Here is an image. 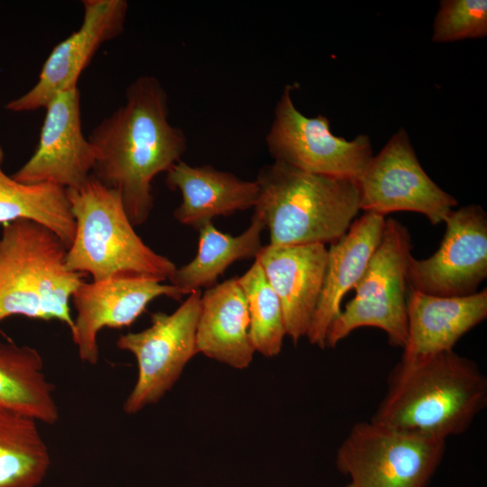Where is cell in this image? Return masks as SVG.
I'll list each match as a JSON object with an SVG mask.
<instances>
[{"mask_svg":"<svg viewBox=\"0 0 487 487\" xmlns=\"http://www.w3.org/2000/svg\"><path fill=\"white\" fill-rule=\"evenodd\" d=\"M168 118L163 86L153 76H140L127 87L124 103L87 138L96 152L91 176L120 193L133 226L146 222L153 208V179L187 150L184 132Z\"/></svg>","mask_w":487,"mask_h":487,"instance_id":"obj_1","label":"cell"},{"mask_svg":"<svg viewBox=\"0 0 487 487\" xmlns=\"http://www.w3.org/2000/svg\"><path fill=\"white\" fill-rule=\"evenodd\" d=\"M486 404L485 375L476 363L452 350L400 360L371 420L446 440L466 431Z\"/></svg>","mask_w":487,"mask_h":487,"instance_id":"obj_2","label":"cell"},{"mask_svg":"<svg viewBox=\"0 0 487 487\" xmlns=\"http://www.w3.org/2000/svg\"><path fill=\"white\" fill-rule=\"evenodd\" d=\"M253 215L270 234V244H333L360 209L357 180L311 174L274 161L259 170Z\"/></svg>","mask_w":487,"mask_h":487,"instance_id":"obj_3","label":"cell"},{"mask_svg":"<svg viewBox=\"0 0 487 487\" xmlns=\"http://www.w3.org/2000/svg\"><path fill=\"white\" fill-rule=\"evenodd\" d=\"M75 219V237L67 250L71 271L98 281L120 277L169 280L177 266L150 248L136 234L122 197L92 176L78 188H68Z\"/></svg>","mask_w":487,"mask_h":487,"instance_id":"obj_4","label":"cell"},{"mask_svg":"<svg viewBox=\"0 0 487 487\" xmlns=\"http://www.w3.org/2000/svg\"><path fill=\"white\" fill-rule=\"evenodd\" d=\"M67 248L51 230L32 220L4 225L0 235V322L23 316L73 327L69 301L86 275L66 265Z\"/></svg>","mask_w":487,"mask_h":487,"instance_id":"obj_5","label":"cell"},{"mask_svg":"<svg viewBox=\"0 0 487 487\" xmlns=\"http://www.w3.org/2000/svg\"><path fill=\"white\" fill-rule=\"evenodd\" d=\"M408 228L385 220L378 246L355 287V296L331 323L326 347L334 348L359 327L384 331L389 345L404 348L408 337V271L411 254Z\"/></svg>","mask_w":487,"mask_h":487,"instance_id":"obj_6","label":"cell"},{"mask_svg":"<svg viewBox=\"0 0 487 487\" xmlns=\"http://www.w3.org/2000/svg\"><path fill=\"white\" fill-rule=\"evenodd\" d=\"M446 442L362 421L342 442L335 463L355 487H427L443 459Z\"/></svg>","mask_w":487,"mask_h":487,"instance_id":"obj_7","label":"cell"},{"mask_svg":"<svg viewBox=\"0 0 487 487\" xmlns=\"http://www.w3.org/2000/svg\"><path fill=\"white\" fill-rule=\"evenodd\" d=\"M201 294V290L191 292L170 314L152 313L147 328L121 335L116 340L119 349L135 357L138 368L135 384L124 403L126 414H136L159 402L198 354Z\"/></svg>","mask_w":487,"mask_h":487,"instance_id":"obj_8","label":"cell"},{"mask_svg":"<svg viewBox=\"0 0 487 487\" xmlns=\"http://www.w3.org/2000/svg\"><path fill=\"white\" fill-rule=\"evenodd\" d=\"M287 85L278 100L265 141L274 161L302 171L358 180L373 157L368 135L347 141L335 136L324 115L308 117L291 97Z\"/></svg>","mask_w":487,"mask_h":487,"instance_id":"obj_9","label":"cell"},{"mask_svg":"<svg viewBox=\"0 0 487 487\" xmlns=\"http://www.w3.org/2000/svg\"><path fill=\"white\" fill-rule=\"evenodd\" d=\"M357 184L360 209L381 216L411 211L437 225L458 205L426 173L404 128L373 155Z\"/></svg>","mask_w":487,"mask_h":487,"instance_id":"obj_10","label":"cell"},{"mask_svg":"<svg viewBox=\"0 0 487 487\" xmlns=\"http://www.w3.org/2000/svg\"><path fill=\"white\" fill-rule=\"evenodd\" d=\"M437 251L427 259L410 258L409 289L438 297L477 292L487 278V214L481 206L452 210Z\"/></svg>","mask_w":487,"mask_h":487,"instance_id":"obj_11","label":"cell"},{"mask_svg":"<svg viewBox=\"0 0 487 487\" xmlns=\"http://www.w3.org/2000/svg\"><path fill=\"white\" fill-rule=\"evenodd\" d=\"M37 147L12 177L25 184L78 188L91 176L96 152L82 132L78 87L58 93L46 106Z\"/></svg>","mask_w":487,"mask_h":487,"instance_id":"obj_12","label":"cell"},{"mask_svg":"<svg viewBox=\"0 0 487 487\" xmlns=\"http://www.w3.org/2000/svg\"><path fill=\"white\" fill-rule=\"evenodd\" d=\"M79 28L59 42L46 59L36 84L5 105L20 113L44 108L60 92L78 87L81 72L99 47L124 30L128 3L125 0H84Z\"/></svg>","mask_w":487,"mask_h":487,"instance_id":"obj_13","label":"cell"},{"mask_svg":"<svg viewBox=\"0 0 487 487\" xmlns=\"http://www.w3.org/2000/svg\"><path fill=\"white\" fill-rule=\"evenodd\" d=\"M181 299L184 293L172 284L150 277H120L83 281L71 297L76 310L72 340L83 363L96 364L98 333L104 327L129 326L159 297Z\"/></svg>","mask_w":487,"mask_h":487,"instance_id":"obj_14","label":"cell"},{"mask_svg":"<svg viewBox=\"0 0 487 487\" xmlns=\"http://www.w3.org/2000/svg\"><path fill=\"white\" fill-rule=\"evenodd\" d=\"M255 260L282 307L287 335L294 345L306 337L324 282L325 244L263 245Z\"/></svg>","mask_w":487,"mask_h":487,"instance_id":"obj_15","label":"cell"},{"mask_svg":"<svg viewBox=\"0 0 487 487\" xmlns=\"http://www.w3.org/2000/svg\"><path fill=\"white\" fill-rule=\"evenodd\" d=\"M408 337L402 361L452 351L462 336L487 317L486 288L463 297H438L409 289Z\"/></svg>","mask_w":487,"mask_h":487,"instance_id":"obj_16","label":"cell"},{"mask_svg":"<svg viewBox=\"0 0 487 487\" xmlns=\"http://www.w3.org/2000/svg\"><path fill=\"white\" fill-rule=\"evenodd\" d=\"M385 220L384 216L365 212L327 249L322 290L306 336L311 345L326 348L327 330L341 311L344 296L362 278L380 243Z\"/></svg>","mask_w":487,"mask_h":487,"instance_id":"obj_17","label":"cell"},{"mask_svg":"<svg viewBox=\"0 0 487 487\" xmlns=\"http://www.w3.org/2000/svg\"><path fill=\"white\" fill-rule=\"evenodd\" d=\"M165 183L181 193V203L173 212L175 219L198 230L214 217L254 207L259 197L255 180H244L210 165L191 166L181 160L166 172Z\"/></svg>","mask_w":487,"mask_h":487,"instance_id":"obj_18","label":"cell"},{"mask_svg":"<svg viewBox=\"0 0 487 487\" xmlns=\"http://www.w3.org/2000/svg\"><path fill=\"white\" fill-rule=\"evenodd\" d=\"M249 326L246 299L237 277L216 283L201 294L198 353L234 369L249 367L255 354Z\"/></svg>","mask_w":487,"mask_h":487,"instance_id":"obj_19","label":"cell"},{"mask_svg":"<svg viewBox=\"0 0 487 487\" xmlns=\"http://www.w3.org/2000/svg\"><path fill=\"white\" fill-rule=\"evenodd\" d=\"M54 391L37 349L0 342V409L54 425L60 417Z\"/></svg>","mask_w":487,"mask_h":487,"instance_id":"obj_20","label":"cell"},{"mask_svg":"<svg viewBox=\"0 0 487 487\" xmlns=\"http://www.w3.org/2000/svg\"><path fill=\"white\" fill-rule=\"evenodd\" d=\"M264 229L262 220L254 215L247 229L236 236L220 232L212 222L205 224L198 229L196 256L176 268L169 278L170 284L184 295L216 285L218 277L234 262L255 259L263 246L261 234Z\"/></svg>","mask_w":487,"mask_h":487,"instance_id":"obj_21","label":"cell"},{"mask_svg":"<svg viewBox=\"0 0 487 487\" xmlns=\"http://www.w3.org/2000/svg\"><path fill=\"white\" fill-rule=\"evenodd\" d=\"M4 160L0 145V223L34 221L56 234L68 249L74 240L76 225L67 188L51 183L19 182L4 171Z\"/></svg>","mask_w":487,"mask_h":487,"instance_id":"obj_22","label":"cell"},{"mask_svg":"<svg viewBox=\"0 0 487 487\" xmlns=\"http://www.w3.org/2000/svg\"><path fill=\"white\" fill-rule=\"evenodd\" d=\"M38 421L0 409V487H37L51 464Z\"/></svg>","mask_w":487,"mask_h":487,"instance_id":"obj_23","label":"cell"},{"mask_svg":"<svg viewBox=\"0 0 487 487\" xmlns=\"http://www.w3.org/2000/svg\"><path fill=\"white\" fill-rule=\"evenodd\" d=\"M246 299L249 335L255 352L271 358L282 349L287 335L281 303L258 261L237 277Z\"/></svg>","mask_w":487,"mask_h":487,"instance_id":"obj_24","label":"cell"},{"mask_svg":"<svg viewBox=\"0 0 487 487\" xmlns=\"http://www.w3.org/2000/svg\"><path fill=\"white\" fill-rule=\"evenodd\" d=\"M487 35L486 0H442L432 28L433 42L444 43Z\"/></svg>","mask_w":487,"mask_h":487,"instance_id":"obj_25","label":"cell"},{"mask_svg":"<svg viewBox=\"0 0 487 487\" xmlns=\"http://www.w3.org/2000/svg\"><path fill=\"white\" fill-rule=\"evenodd\" d=\"M344 487H355V486L350 482L347 485H345Z\"/></svg>","mask_w":487,"mask_h":487,"instance_id":"obj_26","label":"cell"}]
</instances>
